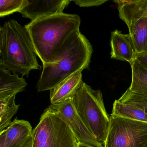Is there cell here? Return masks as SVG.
I'll list each match as a JSON object with an SVG mask.
<instances>
[{
    "instance_id": "cell-1",
    "label": "cell",
    "mask_w": 147,
    "mask_h": 147,
    "mask_svg": "<svg viewBox=\"0 0 147 147\" xmlns=\"http://www.w3.org/2000/svg\"><path fill=\"white\" fill-rule=\"evenodd\" d=\"M92 52V45L80 30L73 32L55 59L43 65L37 84L38 92L50 91L76 72L88 68Z\"/></svg>"
},
{
    "instance_id": "cell-2",
    "label": "cell",
    "mask_w": 147,
    "mask_h": 147,
    "mask_svg": "<svg viewBox=\"0 0 147 147\" xmlns=\"http://www.w3.org/2000/svg\"><path fill=\"white\" fill-rule=\"evenodd\" d=\"M80 24L78 15L62 13L38 19L25 26L45 65L55 59L67 38L80 30Z\"/></svg>"
},
{
    "instance_id": "cell-3",
    "label": "cell",
    "mask_w": 147,
    "mask_h": 147,
    "mask_svg": "<svg viewBox=\"0 0 147 147\" xmlns=\"http://www.w3.org/2000/svg\"><path fill=\"white\" fill-rule=\"evenodd\" d=\"M30 33L25 26L13 20L0 28V66L13 74L28 77L41 66Z\"/></svg>"
},
{
    "instance_id": "cell-4",
    "label": "cell",
    "mask_w": 147,
    "mask_h": 147,
    "mask_svg": "<svg viewBox=\"0 0 147 147\" xmlns=\"http://www.w3.org/2000/svg\"><path fill=\"white\" fill-rule=\"evenodd\" d=\"M72 100L88 130L100 144L105 145L110 119L105 108L101 91L93 90L83 82Z\"/></svg>"
},
{
    "instance_id": "cell-5",
    "label": "cell",
    "mask_w": 147,
    "mask_h": 147,
    "mask_svg": "<svg viewBox=\"0 0 147 147\" xmlns=\"http://www.w3.org/2000/svg\"><path fill=\"white\" fill-rule=\"evenodd\" d=\"M32 147H77L78 142L66 123L49 108L32 133Z\"/></svg>"
},
{
    "instance_id": "cell-6",
    "label": "cell",
    "mask_w": 147,
    "mask_h": 147,
    "mask_svg": "<svg viewBox=\"0 0 147 147\" xmlns=\"http://www.w3.org/2000/svg\"><path fill=\"white\" fill-rule=\"evenodd\" d=\"M127 26L136 55L147 53V0L114 1Z\"/></svg>"
},
{
    "instance_id": "cell-7",
    "label": "cell",
    "mask_w": 147,
    "mask_h": 147,
    "mask_svg": "<svg viewBox=\"0 0 147 147\" xmlns=\"http://www.w3.org/2000/svg\"><path fill=\"white\" fill-rule=\"evenodd\" d=\"M105 147H147V123L111 114Z\"/></svg>"
},
{
    "instance_id": "cell-8",
    "label": "cell",
    "mask_w": 147,
    "mask_h": 147,
    "mask_svg": "<svg viewBox=\"0 0 147 147\" xmlns=\"http://www.w3.org/2000/svg\"><path fill=\"white\" fill-rule=\"evenodd\" d=\"M48 108L56 113L67 123L73 131L78 143L94 147L103 146L83 123L74 106L72 99L58 104H51Z\"/></svg>"
},
{
    "instance_id": "cell-9",
    "label": "cell",
    "mask_w": 147,
    "mask_h": 147,
    "mask_svg": "<svg viewBox=\"0 0 147 147\" xmlns=\"http://www.w3.org/2000/svg\"><path fill=\"white\" fill-rule=\"evenodd\" d=\"M71 0H26L19 12L31 21L44 17L62 13Z\"/></svg>"
},
{
    "instance_id": "cell-10",
    "label": "cell",
    "mask_w": 147,
    "mask_h": 147,
    "mask_svg": "<svg viewBox=\"0 0 147 147\" xmlns=\"http://www.w3.org/2000/svg\"><path fill=\"white\" fill-rule=\"evenodd\" d=\"M110 45L111 58L127 62L130 65L133 63L136 52L129 34H123L118 30L113 31L111 32Z\"/></svg>"
},
{
    "instance_id": "cell-11",
    "label": "cell",
    "mask_w": 147,
    "mask_h": 147,
    "mask_svg": "<svg viewBox=\"0 0 147 147\" xmlns=\"http://www.w3.org/2000/svg\"><path fill=\"white\" fill-rule=\"evenodd\" d=\"M82 70L76 72L50 90V99L51 105L72 99L82 85Z\"/></svg>"
},
{
    "instance_id": "cell-12",
    "label": "cell",
    "mask_w": 147,
    "mask_h": 147,
    "mask_svg": "<svg viewBox=\"0 0 147 147\" xmlns=\"http://www.w3.org/2000/svg\"><path fill=\"white\" fill-rule=\"evenodd\" d=\"M26 81L16 74L0 66V100L24 91Z\"/></svg>"
},
{
    "instance_id": "cell-13",
    "label": "cell",
    "mask_w": 147,
    "mask_h": 147,
    "mask_svg": "<svg viewBox=\"0 0 147 147\" xmlns=\"http://www.w3.org/2000/svg\"><path fill=\"white\" fill-rule=\"evenodd\" d=\"M6 130V147H20L32 135V127L29 121L15 119Z\"/></svg>"
},
{
    "instance_id": "cell-14",
    "label": "cell",
    "mask_w": 147,
    "mask_h": 147,
    "mask_svg": "<svg viewBox=\"0 0 147 147\" xmlns=\"http://www.w3.org/2000/svg\"><path fill=\"white\" fill-rule=\"evenodd\" d=\"M130 65L132 77L129 88L134 92L147 96V67L136 59Z\"/></svg>"
},
{
    "instance_id": "cell-15",
    "label": "cell",
    "mask_w": 147,
    "mask_h": 147,
    "mask_svg": "<svg viewBox=\"0 0 147 147\" xmlns=\"http://www.w3.org/2000/svg\"><path fill=\"white\" fill-rule=\"evenodd\" d=\"M111 114L133 120L147 122V115L142 110L132 105L115 100Z\"/></svg>"
},
{
    "instance_id": "cell-16",
    "label": "cell",
    "mask_w": 147,
    "mask_h": 147,
    "mask_svg": "<svg viewBox=\"0 0 147 147\" xmlns=\"http://www.w3.org/2000/svg\"><path fill=\"white\" fill-rule=\"evenodd\" d=\"M15 97L16 95H13L0 100V132L11 125L13 117L18 110Z\"/></svg>"
},
{
    "instance_id": "cell-17",
    "label": "cell",
    "mask_w": 147,
    "mask_h": 147,
    "mask_svg": "<svg viewBox=\"0 0 147 147\" xmlns=\"http://www.w3.org/2000/svg\"><path fill=\"white\" fill-rule=\"evenodd\" d=\"M118 100L132 105L144 112L147 115V96L137 93L129 88L122 94Z\"/></svg>"
},
{
    "instance_id": "cell-18",
    "label": "cell",
    "mask_w": 147,
    "mask_h": 147,
    "mask_svg": "<svg viewBox=\"0 0 147 147\" xmlns=\"http://www.w3.org/2000/svg\"><path fill=\"white\" fill-rule=\"evenodd\" d=\"M26 0H1L0 17L1 18L19 12L24 7Z\"/></svg>"
},
{
    "instance_id": "cell-19",
    "label": "cell",
    "mask_w": 147,
    "mask_h": 147,
    "mask_svg": "<svg viewBox=\"0 0 147 147\" xmlns=\"http://www.w3.org/2000/svg\"><path fill=\"white\" fill-rule=\"evenodd\" d=\"M81 7L98 6L108 1L107 0H71Z\"/></svg>"
},
{
    "instance_id": "cell-20",
    "label": "cell",
    "mask_w": 147,
    "mask_h": 147,
    "mask_svg": "<svg viewBox=\"0 0 147 147\" xmlns=\"http://www.w3.org/2000/svg\"><path fill=\"white\" fill-rule=\"evenodd\" d=\"M136 59L147 67V53L136 55Z\"/></svg>"
},
{
    "instance_id": "cell-21",
    "label": "cell",
    "mask_w": 147,
    "mask_h": 147,
    "mask_svg": "<svg viewBox=\"0 0 147 147\" xmlns=\"http://www.w3.org/2000/svg\"><path fill=\"white\" fill-rule=\"evenodd\" d=\"M6 129L0 132V147H6Z\"/></svg>"
},
{
    "instance_id": "cell-22",
    "label": "cell",
    "mask_w": 147,
    "mask_h": 147,
    "mask_svg": "<svg viewBox=\"0 0 147 147\" xmlns=\"http://www.w3.org/2000/svg\"><path fill=\"white\" fill-rule=\"evenodd\" d=\"M32 135L26 140L24 142L20 147H32Z\"/></svg>"
},
{
    "instance_id": "cell-23",
    "label": "cell",
    "mask_w": 147,
    "mask_h": 147,
    "mask_svg": "<svg viewBox=\"0 0 147 147\" xmlns=\"http://www.w3.org/2000/svg\"><path fill=\"white\" fill-rule=\"evenodd\" d=\"M77 147H94L92 146H89V145H86V144H84L78 143ZM101 147H105L104 146H102Z\"/></svg>"
}]
</instances>
